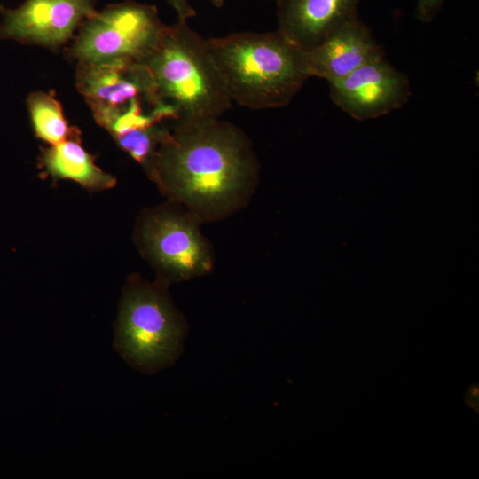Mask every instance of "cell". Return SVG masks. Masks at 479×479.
<instances>
[{
    "label": "cell",
    "instance_id": "7a4b0ae2",
    "mask_svg": "<svg viewBox=\"0 0 479 479\" xmlns=\"http://www.w3.org/2000/svg\"><path fill=\"white\" fill-rule=\"evenodd\" d=\"M232 101L251 109L288 105L305 81L303 51L278 30L207 39Z\"/></svg>",
    "mask_w": 479,
    "mask_h": 479
},
{
    "label": "cell",
    "instance_id": "5bb4252c",
    "mask_svg": "<svg viewBox=\"0 0 479 479\" xmlns=\"http://www.w3.org/2000/svg\"><path fill=\"white\" fill-rule=\"evenodd\" d=\"M444 0H416V17L422 22H430L440 11Z\"/></svg>",
    "mask_w": 479,
    "mask_h": 479
},
{
    "label": "cell",
    "instance_id": "3957f363",
    "mask_svg": "<svg viewBox=\"0 0 479 479\" xmlns=\"http://www.w3.org/2000/svg\"><path fill=\"white\" fill-rule=\"evenodd\" d=\"M151 72L161 98L178 120L219 118L231 100L207 44L187 21L166 27L151 52L140 61Z\"/></svg>",
    "mask_w": 479,
    "mask_h": 479
},
{
    "label": "cell",
    "instance_id": "52a82bcc",
    "mask_svg": "<svg viewBox=\"0 0 479 479\" xmlns=\"http://www.w3.org/2000/svg\"><path fill=\"white\" fill-rule=\"evenodd\" d=\"M194 215L160 211L141 228L147 255L170 280H185L207 273L212 266L209 247Z\"/></svg>",
    "mask_w": 479,
    "mask_h": 479
},
{
    "label": "cell",
    "instance_id": "6da1fadb",
    "mask_svg": "<svg viewBox=\"0 0 479 479\" xmlns=\"http://www.w3.org/2000/svg\"><path fill=\"white\" fill-rule=\"evenodd\" d=\"M145 165L159 185L199 217L216 218L247 197L258 172L251 143L219 118L177 120Z\"/></svg>",
    "mask_w": 479,
    "mask_h": 479
},
{
    "label": "cell",
    "instance_id": "9c48e42d",
    "mask_svg": "<svg viewBox=\"0 0 479 479\" xmlns=\"http://www.w3.org/2000/svg\"><path fill=\"white\" fill-rule=\"evenodd\" d=\"M0 12V38L54 49L97 11L94 0H26L17 8L1 5Z\"/></svg>",
    "mask_w": 479,
    "mask_h": 479
},
{
    "label": "cell",
    "instance_id": "277c9868",
    "mask_svg": "<svg viewBox=\"0 0 479 479\" xmlns=\"http://www.w3.org/2000/svg\"><path fill=\"white\" fill-rule=\"evenodd\" d=\"M185 335L181 315L161 287L132 282L121 302L114 346L132 366L153 373L178 357Z\"/></svg>",
    "mask_w": 479,
    "mask_h": 479
},
{
    "label": "cell",
    "instance_id": "30bf717a",
    "mask_svg": "<svg viewBox=\"0 0 479 479\" xmlns=\"http://www.w3.org/2000/svg\"><path fill=\"white\" fill-rule=\"evenodd\" d=\"M384 58L369 27L354 18L309 51H303L305 72L328 82L342 79L361 66Z\"/></svg>",
    "mask_w": 479,
    "mask_h": 479
},
{
    "label": "cell",
    "instance_id": "8992f818",
    "mask_svg": "<svg viewBox=\"0 0 479 479\" xmlns=\"http://www.w3.org/2000/svg\"><path fill=\"white\" fill-rule=\"evenodd\" d=\"M75 81L95 120L106 130L127 114L163 115L169 108L161 98L148 67L139 61L79 64Z\"/></svg>",
    "mask_w": 479,
    "mask_h": 479
},
{
    "label": "cell",
    "instance_id": "7c38bea8",
    "mask_svg": "<svg viewBox=\"0 0 479 479\" xmlns=\"http://www.w3.org/2000/svg\"><path fill=\"white\" fill-rule=\"evenodd\" d=\"M42 161L52 177L74 180L91 191L111 188L115 184L114 177L94 163V157L81 145L79 137L44 149Z\"/></svg>",
    "mask_w": 479,
    "mask_h": 479
},
{
    "label": "cell",
    "instance_id": "2e32d148",
    "mask_svg": "<svg viewBox=\"0 0 479 479\" xmlns=\"http://www.w3.org/2000/svg\"><path fill=\"white\" fill-rule=\"evenodd\" d=\"M215 6L221 7L224 4L225 0H209Z\"/></svg>",
    "mask_w": 479,
    "mask_h": 479
},
{
    "label": "cell",
    "instance_id": "9a60e30c",
    "mask_svg": "<svg viewBox=\"0 0 479 479\" xmlns=\"http://www.w3.org/2000/svg\"><path fill=\"white\" fill-rule=\"evenodd\" d=\"M169 4L177 12V21H187L188 19L196 15L188 0H168Z\"/></svg>",
    "mask_w": 479,
    "mask_h": 479
},
{
    "label": "cell",
    "instance_id": "4fadbf2b",
    "mask_svg": "<svg viewBox=\"0 0 479 479\" xmlns=\"http://www.w3.org/2000/svg\"><path fill=\"white\" fill-rule=\"evenodd\" d=\"M27 106L34 131L39 138L56 145L79 137V131L69 127L60 104L52 95L42 91L33 92L27 99Z\"/></svg>",
    "mask_w": 479,
    "mask_h": 479
},
{
    "label": "cell",
    "instance_id": "ba28073f",
    "mask_svg": "<svg viewBox=\"0 0 479 479\" xmlns=\"http://www.w3.org/2000/svg\"><path fill=\"white\" fill-rule=\"evenodd\" d=\"M328 83L333 102L353 118L362 121L400 108L412 95L407 76L385 58L368 62L347 76Z\"/></svg>",
    "mask_w": 479,
    "mask_h": 479
},
{
    "label": "cell",
    "instance_id": "8fae6325",
    "mask_svg": "<svg viewBox=\"0 0 479 479\" xmlns=\"http://www.w3.org/2000/svg\"><path fill=\"white\" fill-rule=\"evenodd\" d=\"M361 0H276L278 31L302 51H309L357 17Z\"/></svg>",
    "mask_w": 479,
    "mask_h": 479
},
{
    "label": "cell",
    "instance_id": "5b68a950",
    "mask_svg": "<svg viewBox=\"0 0 479 479\" xmlns=\"http://www.w3.org/2000/svg\"><path fill=\"white\" fill-rule=\"evenodd\" d=\"M166 27L153 5L131 0L111 4L82 22L69 55L79 64L140 62Z\"/></svg>",
    "mask_w": 479,
    "mask_h": 479
}]
</instances>
